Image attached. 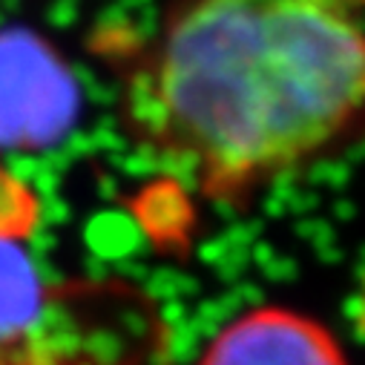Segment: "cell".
<instances>
[{
	"label": "cell",
	"mask_w": 365,
	"mask_h": 365,
	"mask_svg": "<svg viewBox=\"0 0 365 365\" xmlns=\"http://www.w3.org/2000/svg\"><path fill=\"white\" fill-rule=\"evenodd\" d=\"M365 0H181L130 86L155 153L236 199L365 118Z\"/></svg>",
	"instance_id": "1"
},
{
	"label": "cell",
	"mask_w": 365,
	"mask_h": 365,
	"mask_svg": "<svg viewBox=\"0 0 365 365\" xmlns=\"http://www.w3.org/2000/svg\"><path fill=\"white\" fill-rule=\"evenodd\" d=\"M75 113L78 86L58 55L29 32L0 35V144H52Z\"/></svg>",
	"instance_id": "2"
},
{
	"label": "cell",
	"mask_w": 365,
	"mask_h": 365,
	"mask_svg": "<svg viewBox=\"0 0 365 365\" xmlns=\"http://www.w3.org/2000/svg\"><path fill=\"white\" fill-rule=\"evenodd\" d=\"M199 365H348L339 342L317 319L288 308H256L233 319Z\"/></svg>",
	"instance_id": "3"
},
{
	"label": "cell",
	"mask_w": 365,
	"mask_h": 365,
	"mask_svg": "<svg viewBox=\"0 0 365 365\" xmlns=\"http://www.w3.org/2000/svg\"><path fill=\"white\" fill-rule=\"evenodd\" d=\"M46 317V288L21 242L0 239V354L32 342Z\"/></svg>",
	"instance_id": "4"
},
{
	"label": "cell",
	"mask_w": 365,
	"mask_h": 365,
	"mask_svg": "<svg viewBox=\"0 0 365 365\" xmlns=\"http://www.w3.org/2000/svg\"><path fill=\"white\" fill-rule=\"evenodd\" d=\"M41 222V202L35 190L0 161V239L24 242Z\"/></svg>",
	"instance_id": "5"
}]
</instances>
